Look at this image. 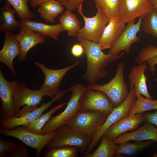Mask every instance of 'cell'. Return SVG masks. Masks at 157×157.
<instances>
[{
	"label": "cell",
	"instance_id": "1",
	"mask_svg": "<svg viewBox=\"0 0 157 157\" xmlns=\"http://www.w3.org/2000/svg\"><path fill=\"white\" fill-rule=\"evenodd\" d=\"M83 46L87 60V68L84 78L92 85L98 80L104 78L108 74L106 70L108 65L111 62L121 57L124 54L113 55L106 54L101 49L98 43L81 38H77Z\"/></svg>",
	"mask_w": 157,
	"mask_h": 157
},
{
	"label": "cell",
	"instance_id": "2",
	"mask_svg": "<svg viewBox=\"0 0 157 157\" xmlns=\"http://www.w3.org/2000/svg\"><path fill=\"white\" fill-rule=\"evenodd\" d=\"M72 94L65 110L58 115L51 117L42 128V134L56 130L59 126L67 124L79 111V102L82 94L88 89L81 83H77L70 87Z\"/></svg>",
	"mask_w": 157,
	"mask_h": 157
},
{
	"label": "cell",
	"instance_id": "3",
	"mask_svg": "<svg viewBox=\"0 0 157 157\" xmlns=\"http://www.w3.org/2000/svg\"><path fill=\"white\" fill-rule=\"evenodd\" d=\"M124 63H119L115 76L108 83L103 85L97 83L89 85L88 89L104 92L110 98L114 107H118L125 100L130 92L124 81Z\"/></svg>",
	"mask_w": 157,
	"mask_h": 157
},
{
	"label": "cell",
	"instance_id": "4",
	"mask_svg": "<svg viewBox=\"0 0 157 157\" xmlns=\"http://www.w3.org/2000/svg\"><path fill=\"white\" fill-rule=\"evenodd\" d=\"M108 116L97 111H79L66 125L74 131L89 136L92 139Z\"/></svg>",
	"mask_w": 157,
	"mask_h": 157
},
{
	"label": "cell",
	"instance_id": "5",
	"mask_svg": "<svg viewBox=\"0 0 157 157\" xmlns=\"http://www.w3.org/2000/svg\"><path fill=\"white\" fill-rule=\"evenodd\" d=\"M54 137L45 146L50 150L66 146L77 147L82 154H85L92 138L78 133L69 129L66 125H62L56 130Z\"/></svg>",
	"mask_w": 157,
	"mask_h": 157
},
{
	"label": "cell",
	"instance_id": "6",
	"mask_svg": "<svg viewBox=\"0 0 157 157\" xmlns=\"http://www.w3.org/2000/svg\"><path fill=\"white\" fill-rule=\"evenodd\" d=\"M82 5H81L77 10L83 19L85 26L81 28L75 36L77 38H83L99 43L104 29L109 23V18L106 15L100 6L96 4L97 9L96 15L91 17H86L82 11Z\"/></svg>",
	"mask_w": 157,
	"mask_h": 157
},
{
	"label": "cell",
	"instance_id": "7",
	"mask_svg": "<svg viewBox=\"0 0 157 157\" xmlns=\"http://www.w3.org/2000/svg\"><path fill=\"white\" fill-rule=\"evenodd\" d=\"M56 131L44 134H38L29 131L23 126L9 129H0V133L3 135L12 137L20 140L26 145L36 150V155L40 156L44 147L54 137Z\"/></svg>",
	"mask_w": 157,
	"mask_h": 157
},
{
	"label": "cell",
	"instance_id": "8",
	"mask_svg": "<svg viewBox=\"0 0 157 157\" xmlns=\"http://www.w3.org/2000/svg\"><path fill=\"white\" fill-rule=\"evenodd\" d=\"M136 99L133 87L131 88L129 94L125 100L119 106L115 108L111 113L108 116L104 124L93 138L85 154L90 153L98 144L102 136L111 126L121 119L128 115L135 104Z\"/></svg>",
	"mask_w": 157,
	"mask_h": 157
},
{
	"label": "cell",
	"instance_id": "9",
	"mask_svg": "<svg viewBox=\"0 0 157 157\" xmlns=\"http://www.w3.org/2000/svg\"><path fill=\"white\" fill-rule=\"evenodd\" d=\"M44 96L52 98L54 97L48 88H40L38 90H33L28 89L24 83H19L15 89L14 93L15 117L17 116L22 106L37 107V105L40 104Z\"/></svg>",
	"mask_w": 157,
	"mask_h": 157
},
{
	"label": "cell",
	"instance_id": "10",
	"mask_svg": "<svg viewBox=\"0 0 157 157\" xmlns=\"http://www.w3.org/2000/svg\"><path fill=\"white\" fill-rule=\"evenodd\" d=\"M114 108L110 99L105 93L89 89L82 94L79 102V111H97L108 116Z\"/></svg>",
	"mask_w": 157,
	"mask_h": 157
},
{
	"label": "cell",
	"instance_id": "11",
	"mask_svg": "<svg viewBox=\"0 0 157 157\" xmlns=\"http://www.w3.org/2000/svg\"><path fill=\"white\" fill-rule=\"evenodd\" d=\"M144 17H140L136 23H135V20L128 23L122 33L110 49L108 54L117 55L122 51H125L127 54L130 53L131 45L140 40L137 34L140 30Z\"/></svg>",
	"mask_w": 157,
	"mask_h": 157
},
{
	"label": "cell",
	"instance_id": "12",
	"mask_svg": "<svg viewBox=\"0 0 157 157\" xmlns=\"http://www.w3.org/2000/svg\"><path fill=\"white\" fill-rule=\"evenodd\" d=\"M71 91L69 88L68 90L59 91L58 93L52 99L46 103H44L26 115L21 117H13L1 118L0 120L1 128L9 129L17 126H22L36 119L43 112L50 107L56 101L61 99L66 94Z\"/></svg>",
	"mask_w": 157,
	"mask_h": 157
},
{
	"label": "cell",
	"instance_id": "13",
	"mask_svg": "<svg viewBox=\"0 0 157 157\" xmlns=\"http://www.w3.org/2000/svg\"><path fill=\"white\" fill-rule=\"evenodd\" d=\"M153 6L149 0H120L119 16L125 23L145 15Z\"/></svg>",
	"mask_w": 157,
	"mask_h": 157
},
{
	"label": "cell",
	"instance_id": "14",
	"mask_svg": "<svg viewBox=\"0 0 157 157\" xmlns=\"http://www.w3.org/2000/svg\"><path fill=\"white\" fill-rule=\"evenodd\" d=\"M19 83L17 80L9 81L0 69V98L2 105L0 110L1 118L15 117L13 102L14 92Z\"/></svg>",
	"mask_w": 157,
	"mask_h": 157
},
{
	"label": "cell",
	"instance_id": "15",
	"mask_svg": "<svg viewBox=\"0 0 157 157\" xmlns=\"http://www.w3.org/2000/svg\"><path fill=\"white\" fill-rule=\"evenodd\" d=\"M35 65L38 67L44 74V81L41 88H47L49 89L54 97L58 93V89L65 75L69 70L76 66L79 63L78 61L74 64L63 68L51 69L46 67L43 64L35 62Z\"/></svg>",
	"mask_w": 157,
	"mask_h": 157
},
{
	"label": "cell",
	"instance_id": "16",
	"mask_svg": "<svg viewBox=\"0 0 157 157\" xmlns=\"http://www.w3.org/2000/svg\"><path fill=\"white\" fill-rule=\"evenodd\" d=\"M146 121L144 113H140L125 117L111 126L104 134L113 140L127 131H133Z\"/></svg>",
	"mask_w": 157,
	"mask_h": 157
},
{
	"label": "cell",
	"instance_id": "17",
	"mask_svg": "<svg viewBox=\"0 0 157 157\" xmlns=\"http://www.w3.org/2000/svg\"><path fill=\"white\" fill-rule=\"evenodd\" d=\"M5 40L3 48L0 51V61L8 67L11 74L16 77V73L13 65V60L20 53L19 42L15 39L12 31L4 33Z\"/></svg>",
	"mask_w": 157,
	"mask_h": 157
},
{
	"label": "cell",
	"instance_id": "18",
	"mask_svg": "<svg viewBox=\"0 0 157 157\" xmlns=\"http://www.w3.org/2000/svg\"><path fill=\"white\" fill-rule=\"evenodd\" d=\"M147 67L146 62L133 66L128 76L130 87L131 88L133 87L136 98L140 95L142 94L146 98L152 99L153 98L148 91L147 85V77L144 73Z\"/></svg>",
	"mask_w": 157,
	"mask_h": 157
},
{
	"label": "cell",
	"instance_id": "19",
	"mask_svg": "<svg viewBox=\"0 0 157 157\" xmlns=\"http://www.w3.org/2000/svg\"><path fill=\"white\" fill-rule=\"evenodd\" d=\"M20 31L15 37L19 42L20 53L18 59L21 61L25 60L28 51L37 44L45 41L44 37L38 33L24 27H20Z\"/></svg>",
	"mask_w": 157,
	"mask_h": 157
},
{
	"label": "cell",
	"instance_id": "20",
	"mask_svg": "<svg viewBox=\"0 0 157 157\" xmlns=\"http://www.w3.org/2000/svg\"><path fill=\"white\" fill-rule=\"evenodd\" d=\"M146 140H152L157 142V128L153 124L146 121L142 126L136 130L130 133L125 132L113 141L116 144L127 141H141Z\"/></svg>",
	"mask_w": 157,
	"mask_h": 157
},
{
	"label": "cell",
	"instance_id": "21",
	"mask_svg": "<svg viewBox=\"0 0 157 157\" xmlns=\"http://www.w3.org/2000/svg\"><path fill=\"white\" fill-rule=\"evenodd\" d=\"M125 24L119 16L109 18L98 43L102 50L110 48L124 29Z\"/></svg>",
	"mask_w": 157,
	"mask_h": 157
},
{
	"label": "cell",
	"instance_id": "22",
	"mask_svg": "<svg viewBox=\"0 0 157 157\" xmlns=\"http://www.w3.org/2000/svg\"><path fill=\"white\" fill-rule=\"evenodd\" d=\"M19 23V28L25 27L36 32L44 37H49L57 41L58 40L60 33L64 31L60 23L49 25L29 19H21Z\"/></svg>",
	"mask_w": 157,
	"mask_h": 157
},
{
	"label": "cell",
	"instance_id": "23",
	"mask_svg": "<svg viewBox=\"0 0 157 157\" xmlns=\"http://www.w3.org/2000/svg\"><path fill=\"white\" fill-rule=\"evenodd\" d=\"M38 9L40 16L51 23H54L55 19L64 11V6L58 0H49L42 3Z\"/></svg>",
	"mask_w": 157,
	"mask_h": 157
},
{
	"label": "cell",
	"instance_id": "24",
	"mask_svg": "<svg viewBox=\"0 0 157 157\" xmlns=\"http://www.w3.org/2000/svg\"><path fill=\"white\" fill-rule=\"evenodd\" d=\"M11 6L6 1L4 6L0 9V30L4 33L12 31L19 27V22L16 20L14 17L16 11L14 9L11 8Z\"/></svg>",
	"mask_w": 157,
	"mask_h": 157
},
{
	"label": "cell",
	"instance_id": "25",
	"mask_svg": "<svg viewBox=\"0 0 157 157\" xmlns=\"http://www.w3.org/2000/svg\"><path fill=\"white\" fill-rule=\"evenodd\" d=\"M154 142L152 140L146 142L136 141L133 142L129 141L125 142L117 146L114 156H120L121 154L135 155L150 147Z\"/></svg>",
	"mask_w": 157,
	"mask_h": 157
},
{
	"label": "cell",
	"instance_id": "26",
	"mask_svg": "<svg viewBox=\"0 0 157 157\" xmlns=\"http://www.w3.org/2000/svg\"><path fill=\"white\" fill-rule=\"evenodd\" d=\"M100 143L97 149L93 153L85 154L84 157H112L115 154L117 146L113 140L104 134Z\"/></svg>",
	"mask_w": 157,
	"mask_h": 157
},
{
	"label": "cell",
	"instance_id": "27",
	"mask_svg": "<svg viewBox=\"0 0 157 157\" xmlns=\"http://www.w3.org/2000/svg\"><path fill=\"white\" fill-rule=\"evenodd\" d=\"M59 21L64 31L70 36H75L81 28V24L76 16L72 11L67 10L59 18Z\"/></svg>",
	"mask_w": 157,
	"mask_h": 157
},
{
	"label": "cell",
	"instance_id": "28",
	"mask_svg": "<svg viewBox=\"0 0 157 157\" xmlns=\"http://www.w3.org/2000/svg\"><path fill=\"white\" fill-rule=\"evenodd\" d=\"M65 104V103H63L53 107L48 112L41 115L36 119L22 126L32 132L42 134V129L43 126L51 117L52 115L62 108Z\"/></svg>",
	"mask_w": 157,
	"mask_h": 157
},
{
	"label": "cell",
	"instance_id": "29",
	"mask_svg": "<svg viewBox=\"0 0 157 157\" xmlns=\"http://www.w3.org/2000/svg\"><path fill=\"white\" fill-rule=\"evenodd\" d=\"M142 30L147 34L157 38V7L153 6L151 10L144 16L141 25Z\"/></svg>",
	"mask_w": 157,
	"mask_h": 157
},
{
	"label": "cell",
	"instance_id": "30",
	"mask_svg": "<svg viewBox=\"0 0 157 157\" xmlns=\"http://www.w3.org/2000/svg\"><path fill=\"white\" fill-rule=\"evenodd\" d=\"M154 109H157V99H149L140 94L137 98L135 104L128 116Z\"/></svg>",
	"mask_w": 157,
	"mask_h": 157
},
{
	"label": "cell",
	"instance_id": "31",
	"mask_svg": "<svg viewBox=\"0 0 157 157\" xmlns=\"http://www.w3.org/2000/svg\"><path fill=\"white\" fill-rule=\"evenodd\" d=\"M12 6L21 19H31L34 17V14L29 9V0H6Z\"/></svg>",
	"mask_w": 157,
	"mask_h": 157
},
{
	"label": "cell",
	"instance_id": "32",
	"mask_svg": "<svg viewBox=\"0 0 157 157\" xmlns=\"http://www.w3.org/2000/svg\"><path fill=\"white\" fill-rule=\"evenodd\" d=\"M109 18L119 16L120 0H93Z\"/></svg>",
	"mask_w": 157,
	"mask_h": 157
},
{
	"label": "cell",
	"instance_id": "33",
	"mask_svg": "<svg viewBox=\"0 0 157 157\" xmlns=\"http://www.w3.org/2000/svg\"><path fill=\"white\" fill-rule=\"evenodd\" d=\"M78 151L76 147L64 146L49 150L44 156L45 157H76Z\"/></svg>",
	"mask_w": 157,
	"mask_h": 157
},
{
	"label": "cell",
	"instance_id": "34",
	"mask_svg": "<svg viewBox=\"0 0 157 157\" xmlns=\"http://www.w3.org/2000/svg\"><path fill=\"white\" fill-rule=\"evenodd\" d=\"M156 55H157V47L154 45H149L143 48L139 52L134 62L137 65L141 64Z\"/></svg>",
	"mask_w": 157,
	"mask_h": 157
},
{
	"label": "cell",
	"instance_id": "35",
	"mask_svg": "<svg viewBox=\"0 0 157 157\" xmlns=\"http://www.w3.org/2000/svg\"><path fill=\"white\" fill-rule=\"evenodd\" d=\"M18 144L15 142L3 140L1 135L0 136V157H6L8 153Z\"/></svg>",
	"mask_w": 157,
	"mask_h": 157
},
{
	"label": "cell",
	"instance_id": "36",
	"mask_svg": "<svg viewBox=\"0 0 157 157\" xmlns=\"http://www.w3.org/2000/svg\"><path fill=\"white\" fill-rule=\"evenodd\" d=\"M30 154L26 147L19 144L7 154L6 157H29Z\"/></svg>",
	"mask_w": 157,
	"mask_h": 157
},
{
	"label": "cell",
	"instance_id": "37",
	"mask_svg": "<svg viewBox=\"0 0 157 157\" xmlns=\"http://www.w3.org/2000/svg\"><path fill=\"white\" fill-rule=\"evenodd\" d=\"M67 10L72 11L83 5L84 0H58Z\"/></svg>",
	"mask_w": 157,
	"mask_h": 157
},
{
	"label": "cell",
	"instance_id": "38",
	"mask_svg": "<svg viewBox=\"0 0 157 157\" xmlns=\"http://www.w3.org/2000/svg\"><path fill=\"white\" fill-rule=\"evenodd\" d=\"M84 48L82 44H76L71 49V53L74 56L78 57L81 56L84 52Z\"/></svg>",
	"mask_w": 157,
	"mask_h": 157
},
{
	"label": "cell",
	"instance_id": "39",
	"mask_svg": "<svg viewBox=\"0 0 157 157\" xmlns=\"http://www.w3.org/2000/svg\"><path fill=\"white\" fill-rule=\"evenodd\" d=\"M145 62L149 65V69L151 74L154 77V74L156 70L155 66L157 64V55L151 57Z\"/></svg>",
	"mask_w": 157,
	"mask_h": 157
},
{
	"label": "cell",
	"instance_id": "40",
	"mask_svg": "<svg viewBox=\"0 0 157 157\" xmlns=\"http://www.w3.org/2000/svg\"><path fill=\"white\" fill-rule=\"evenodd\" d=\"M145 121H147L153 124L156 125L157 128V109L153 113L149 112L144 114Z\"/></svg>",
	"mask_w": 157,
	"mask_h": 157
},
{
	"label": "cell",
	"instance_id": "41",
	"mask_svg": "<svg viewBox=\"0 0 157 157\" xmlns=\"http://www.w3.org/2000/svg\"><path fill=\"white\" fill-rule=\"evenodd\" d=\"M49 0H30V4L31 7L35 8L40 5L42 3Z\"/></svg>",
	"mask_w": 157,
	"mask_h": 157
},
{
	"label": "cell",
	"instance_id": "42",
	"mask_svg": "<svg viewBox=\"0 0 157 157\" xmlns=\"http://www.w3.org/2000/svg\"><path fill=\"white\" fill-rule=\"evenodd\" d=\"M153 6L157 7V0H149Z\"/></svg>",
	"mask_w": 157,
	"mask_h": 157
},
{
	"label": "cell",
	"instance_id": "43",
	"mask_svg": "<svg viewBox=\"0 0 157 157\" xmlns=\"http://www.w3.org/2000/svg\"><path fill=\"white\" fill-rule=\"evenodd\" d=\"M152 156L153 157H157V153H155L153 154Z\"/></svg>",
	"mask_w": 157,
	"mask_h": 157
}]
</instances>
